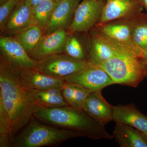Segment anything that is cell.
<instances>
[{
  "label": "cell",
  "mask_w": 147,
  "mask_h": 147,
  "mask_svg": "<svg viewBox=\"0 0 147 147\" xmlns=\"http://www.w3.org/2000/svg\"><path fill=\"white\" fill-rule=\"evenodd\" d=\"M62 93L65 100L72 107L75 105V85L65 82L61 90Z\"/></svg>",
  "instance_id": "26"
},
{
  "label": "cell",
  "mask_w": 147,
  "mask_h": 147,
  "mask_svg": "<svg viewBox=\"0 0 147 147\" xmlns=\"http://www.w3.org/2000/svg\"><path fill=\"white\" fill-rule=\"evenodd\" d=\"M43 35L42 29L36 25H29L14 34V38L30 54Z\"/></svg>",
  "instance_id": "19"
},
{
  "label": "cell",
  "mask_w": 147,
  "mask_h": 147,
  "mask_svg": "<svg viewBox=\"0 0 147 147\" xmlns=\"http://www.w3.org/2000/svg\"><path fill=\"white\" fill-rule=\"evenodd\" d=\"M21 76L30 88L37 90L62 89L65 81L49 76L32 68H19Z\"/></svg>",
  "instance_id": "16"
},
{
  "label": "cell",
  "mask_w": 147,
  "mask_h": 147,
  "mask_svg": "<svg viewBox=\"0 0 147 147\" xmlns=\"http://www.w3.org/2000/svg\"><path fill=\"white\" fill-rule=\"evenodd\" d=\"M32 90L40 107L51 108L69 105L65 100L61 89L54 88L44 90Z\"/></svg>",
  "instance_id": "21"
},
{
  "label": "cell",
  "mask_w": 147,
  "mask_h": 147,
  "mask_svg": "<svg viewBox=\"0 0 147 147\" xmlns=\"http://www.w3.org/2000/svg\"><path fill=\"white\" fill-rule=\"evenodd\" d=\"M81 0H61L55 7L48 23L42 30V34L59 29H68Z\"/></svg>",
  "instance_id": "10"
},
{
  "label": "cell",
  "mask_w": 147,
  "mask_h": 147,
  "mask_svg": "<svg viewBox=\"0 0 147 147\" xmlns=\"http://www.w3.org/2000/svg\"><path fill=\"white\" fill-rule=\"evenodd\" d=\"M106 1L83 0L79 4L68 28L72 33L88 31L100 20Z\"/></svg>",
  "instance_id": "7"
},
{
  "label": "cell",
  "mask_w": 147,
  "mask_h": 147,
  "mask_svg": "<svg viewBox=\"0 0 147 147\" xmlns=\"http://www.w3.org/2000/svg\"><path fill=\"white\" fill-rule=\"evenodd\" d=\"M40 107L18 67L2 55L0 63V147H10L18 131Z\"/></svg>",
  "instance_id": "1"
},
{
  "label": "cell",
  "mask_w": 147,
  "mask_h": 147,
  "mask_svg": "<svg viewBox=\"0 0 147 147\" xmlns=\"http://www.w3.org/2000/svg\"><path fill=\"white\" fill-rule=\"evenodd\" d=\"M68 35L65 29H59L43 35L34 50L30 53L35 60L50 55L64 53Z\"/></svg>",
  "instance_id": "12"
},
{
  "label": "cell",
  "mask_w": 147,
  "mask_h": 147,
  "mask_svg": "<svg viewBox=\"0 0 147 147\" xmlns=\"http://www.w3.org/2000/svg\"><path fill=\"white\" fill-rule=\"evenodd\" d=\"M27 1L30 3L32 7H33L37 5L38 3L40 2L42 0H27Z\"/></svg>",
  "instance_id": "29"
},
{
  "label": "cell",
  "mask_w": 147,
  "mask_h": 147,
  "mask_svg": "<svg viewBox=\"0 0 147 147\" xmlns=\"http://www.w3.org/2000/svg\"><path fill=\"white\" fill-rule=\"evenodd\" d=\"M100 66L115 84L136 88L146 77V71L141 58L123 49Z\"/></svg>",
  "instance_id": "3"
},
{
  "label": "cell",
  "mask_w": 147,
  "mask_h": 147,
  "mask_svg": "<svg viewBox=\"0 0 147 147\" xmlns=\"http://www.w3.org/2000/svg\"><path fill=\"white\" fill-rule=\"evenodd\" d=\"M88 64L87 61L76 59L62 53L37 60L34 68L47 75L65 80L81 71Z\"/></svg>",
  "instance_id": "5"
},
{
  "label": "cell",
  "mask_w": 147,
  "mask_h": 147,
  "mask_svg": "<svg viewBox=\"0 0 147 147\" xmlns=\"http://www.w3.org/2000/svg\"><path fill=\"white\" fill-rule=\"evenodd\" d=\"M143 134H144V135L145 138H146V140L147 141V133H143Z\"/></svg>",
  "instance_id": "32"
},
{
  "label": "cell",
  "mask_w": 147,
  "mask_h": 147,
  "mask_svg": "<svg viewBox=\"0 0 147 147\" xmlns=\"http://www.w3.org/2000/svg\"><path fill=\"white\" fill-rule=\"evenodd\" d=\"M133 19L96 26L97 31L107 38L114 45L141 58L143 51L134 43L131 36Z\"/></svg>",
  "instance_id": "6"
},
{
  "label": "cell",
  "mask_w": 147,
  "mask_h": 147,
  "mask_svg": "<svg viewBox=\"0 0 147 147\" xmlns=\"http://www.w3.org/2000/svg\"><path fill=\"white\" fill-rule=\"evenodd\" d=\"M121 49L97 31L90 42L87 62L90 64L99 66L117 55Z\"/></svg>",
  "instance_id": "13"
},
{
  "label": "cell",
  "mask_w": 147,
  "mask_h": 147,
  "mask_svg": "<svg viewBox=\"0 0 147 147\" xmlns=\"http://www.w3.org/2000/svg\"><path fill=\"white\" fill-rule=\"evenodd\" d=\"M101 91L91 92L83 110L95 121L105 126L113 121V107L102 96Z\"/></svg>",
  "instance_id": "14"
},
{
  "label": "cell",
  "mask_w": 147,
  "mask_h": 147,
  "mask_svg": "<svg viewBox=\"0 0 147 147\" xmlns=\"http://www.w3.org/2000/svg\"><path fill=\"white\" fill-rule=\"evenodd\" d=\"M33 117L46 123L79 132L95 140L111 139L113 135L82 109L70 105L55 108L39 107Z\"/></svg>",
  "instance_id": "2"
},
{
  "label": "cell",
  "mask_w": 147,
  "mask_h": 147,
  "mask_svg": "<svg viewBox=\"0 0 147 147\" xmlns=\"http://www.w3.org/2000/svg\"><path fill=\"white\" fill-rule=\"evenodd\" d=\"M82 136V134L73 130L45 125L32 118L21 132L13 137L10 147L44 146Z\"/></svg>",
  "instance_id": "4"
},
{
  "label": "cell",
  "mask_w": 147,
  "mask_h": 147,
  "mask_svg": "<svg viewBox=\"0 0 147 147\" xmlns=\"http://www.w3.org/2000/svg\"><path fill=\"white\" fill-rule=\"evenodd\" d=\"M141 59L146 69V77H147V48L143 50Z\"/></svg>",
  "instance_id": "27"
},
{
  "label": "cell",
  "mask_w": 147,
  "mask_h": 147,
  "mask_svg": "<svg viewBox=\"0 0 147 147\" xmlns=\"http://www.w3.org/2000/svg\"><path fill=\"white\" fill-rule=\"evenodd\" d=\"M139 4L144 6L147 11V0H135Z\"/></svg>",
  "instance_id": "28"
},
{
  "label": "cell",
  "mask_w": 147,
  "mask_h": 147,
  "mask_svg": "<svg viewBox=\"0 0 147 147\" xmlns=\"http://www.w3.org/2000/svg\"><path fill=\"white\" fill-rule=\"evenodd\" d=\"M32 6L27 0H20L3 29L7 34H15L31 24ZM3 29L2 30H3Z\"/></svg>",
  "instance_id": "17"
},
{
  "label": "cell",
  "mask_w": 147,
  "mask_h": 147,
  "mask_svg": "<svg viewBox=\"0 0 147 147\" xmlns=\"http://www.w3.org/2000/svg\"><path fill=\"white\" fill-rule=\"evenodd\" d=\"M93 1H98V0H93ZM103 1H106V0H103Z\"/></svg>",
  "instance_id": "33"
},
{
  "label": "cell",
  "mask_w": 147,
  "mask_h": 147,
  "mask_svg": "<svg viewBox=\"0 0 147 147\" xmlns=\"http://www.w3.org/2000/svg\"><path fill=\"white\" fill-rule=\"evenodd\" d=\"M131 36L134 43L140 49L147 48V15L139 13L132 20Z\"/></svg>",
  "instance_id": "22"
},
{
  "label": "cell",
  "mask_w": 147,
  "mask_h": 147,
  "mask_svg": "<svg viewBox=\"0 0 147 147\" xmlns=\"http://www.w3.org/2000/svg\"><path fill=\"white\" fill-rule=\"evenodd\" d=\"M58 3L50 0H42L32 7L31 24L36 25L42 30L47 25Z\"/></svg>",
  "instance_id": "20"
},
{
  "label": "cell",
  "mask_w": 147,
  "mask_h": 147,
  "mask_svg": "<svg viewBox=\"0 0 147 147\" xmlns=\"http://www.w3.org/2000/svg\"><path fill=\"white\" fill-rule=\"evenodd\" d=\"M65 81L79 85L91 92L101 91L105 87L115 84L108 74L100 66L89 63L81 71Z\"/></svg>",
  "instance_id": "8"
},
{
  "label": "cell",
  "mask_w": 147,
  "mask_h": 147,
  "mask_svg": "<svg viewBox=\"0 0 147 147\" xmlns=\"http://www.w3.org/2000/svg\"><path fill=\"white\" fill-rule=\"evenodd\" d=\"M64 53L76 59L87 61L81 43L79 40L74 36L68 37L65 43Z\"/></svg>",
  "instance_id": "23"
},
{
  "label": "cell",
  "mask_w": 147,
  "mask_h": 147,
  "mask_svg": "<svg viewBox=\"0 0 147 147\" xmlns=\"http://www.w3.org/2000/svg\"><path fill=\"white\" fill-rule=\"evenodd\" d=\"M113 136L121 147H147L143 132L126 124L116 123Z\"/></svg>",
  "instance_id": "18"
},
{
  "label": "cell",
  "mask_w": 147,
  "mask_h": 147,
  "mask_svg": "<svg viewBox=\"0 0 147 147\" xmlns=\"http://www.w3.org/2000/svg\"><path fill=\"white\" fill-rule=\"evenodd\" d=\"M0 48L2 55L19 68H35L37 60L29 56L26 50L15 38L1 36Z\"/></svg>",
  "instance_id": "11"
},
{
  "label": "cell",
  "mask_w": 147,
  "mask_h": 147,
  "mask_svg": "<svg viewBox=\"0 0 147 147\" xmlns=\"http://www.w3.org/2000/svg\"><path fill=\"white\" fill-rule=\"evenodd\" d=\"M113 121L126 124L147 133V116L142 114L133 103L114 106Z\"/></svg>",
  "instance_id": "15"
},
{
  "label": "cell",
  "mask_w": 147,
  "mask_h": 147,
  "mask_svg": "<svg viewBox=\"0 0 147 147\" xmlns=\"http://www.w3.org/2000/svg\"><path fill=\"white\" fill-rule=\"evenodd\" d=\"M20 0H8L0 7V28L2 30L11 13Z\"/></svg>",
  "instance_id": "24"
},
{
  "label": "cell",
  "mask_w": 147,
  "mask_h": 147,
  "mask_svg": "<svg viewBox=\"0 0 147 147\" xmlns=\"http://www.w3.org/2000/svg\"><path fill=\"white\" fill-rule=\"evenodd\" d=\"M50 1H53L55 2H59L60 1H61V0H50Z\"/></svg>",
  "instance_id": "31"
},
{
  "label": "cell",
  "mask_w": 147,
  "mask_h": 147,
  "mask_svg": "<svg viewBox=\"0 0 147 147\" xmlns=\"http://www.w3.org/2000/svg\"><path fill=\"white\" fill-rule=\"evenodd\" d=\"M142 6L135 0H106L102 15L96 25L118 19L131 20L140 13Z\"/></svg>",
  "instance_id": "9"
},
{
  "label": "cell",
  "mask_w": 147,
  "mask_h": 147,
  "mask_svg": "<svg viewBox=\"0 0 147 147\" xmlns=\"http://www.w3.org/2000/svg\"><path fill=\"white\" fill-rule=\"evenodd\" d=\"M8 1V0H0V5H1L3 4L4 3L6 2L7 1Z\"/></svg>",
  "instance_id": "30"
},
{
  "label": "cell",
  "mask_w": 147,
  "mask_h": 147,
  "mask_svg": "<svg viewBox=\"0 0 147 147\" xmlns=\"http://www.w3.org/2000/svg\"><path fill=\"white\" fill-rule=\"evenodd\" d=\"M74 84L75 88L74 108L83 110L87 98L91 92L79 85Z\"/></svg>",
  "instance_id": "25"
}]
</instances>
